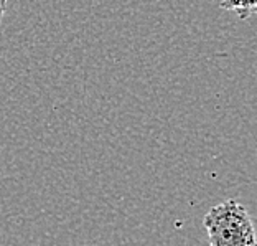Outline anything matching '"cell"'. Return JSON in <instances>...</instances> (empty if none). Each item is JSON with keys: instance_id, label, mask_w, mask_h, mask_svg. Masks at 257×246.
I'll use <instances>...</instances> for the list:
<instances>
[{"instance_id": "cell-1", "label": "cell", "mask_w": 257, "mask_h": 246, "mask_svg": "<svg viewBox=\"0 0 257 246\" xmlns=\"http://www.w3.org/2000/svg\"><path fill=\"white\" fill-rule=\"evenodd\" d=\"M209 246H257L254 221L234 198H227L204 215Z\"/></svg>"}, {"instance_id": "cell-3", "label": "cell", "mask_w": 257, "mask_h": 246, "mask_svg": "<svg viewBox=\"0 0 257 246\" xmlns=\"http://www.w3.org/2000/svg\"><path fill=\"white\" fill-rule=\"evenodd\" d=\"M5 9H7V2H5V0H0V22H2V19H4Z\"/></svg>"}, {"instance_id": "cell-2", "label": "cell", "mask_w": 257, "mask_h": 246, "mask_svg": "<svg viewBox=\"0 0 257 246\" xmlns=\"http://www.w3.org/2000/svg\"><path fill=\"white\" fill-rule=\"evenodd\" d=\"M219 7L224 10L234 12L241 20H247L255 12L257 4L255 2H221Z\"/></svg>"}]
</instances>
